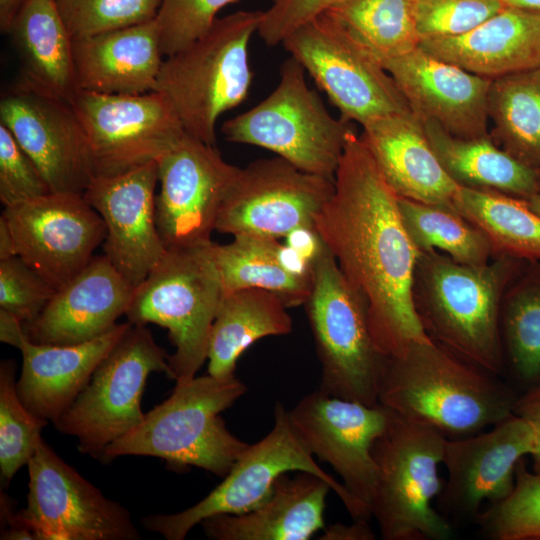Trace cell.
Instances as JSON below:
<instances>
[{
    "instance_id": "cell-1",
    "label": "cell",
    "mask_w": 540,
    "mask_h": 540,
    "mask_svg": "<svg viewBox=\"0 0 540 540\" xmlns=\"http://www.w3.org/2000/svg\"><path fill=\"white\" fill-rule=\"evenodd\" d=\"M398 198L353 130L334 176L333 193L313 228L363 299L374 342L385 356L411 342L431 340L413 306L419 251L403 224Z\"/></svg>"
},
{
    "instance_id": "cell-2",
    "label": "cell",
    "mask_w": 540,
    "mask_h": 540,
    "mask_svg": "<svg viewBox=\"0 0 540 540\" xmlns=\"http://www.w3.org/2000/svg\"><path fill=\"white\" fill-rule=\"evenodd\" d=\"M503 376L428 341L385 357L378 403L454 439L482 432L514 413L519 396Z\"/></svg>"
},
{
    "instance_id": "cell-3",
    "label": "cell",
    "mask_w": 540,
    "mask_h": 540,
    "mask_svg": "<svg viewBox=\"0 0 540 540\" xmlns=\"http://www.w3.org/2000/svg\"><path fill=\"white\" fill-rule=\"evenodd\" d=\"M525 262L500 255L484 265H467L437 250L419 252L411 291L427 336L462 359L504 376L501 302Z\"/></svg>"
},
{
    "instance_id": "cell-4",
    "label": "cell",
    "mask_w": 540,
    "mask_h": 540,
    "mask_svg": "<svg viewBox=\"0 0 540 540\" xmlns=\"http://www.w3.org/2000/svg\"><path fill=\"white\" fill-rule=\"evenodd\" d=\"M247 391L236 375L195 376L145 414L133 430L107 446L99 459L152 456L172 467H198L224 477L249 444L234 436L220 414Z\"/></svg>"
},
{
    "instance_id": "cell-5",
    "label": "cell",
    "mask_w": 540,
    "mask_h": 540,
    "mask_svg": "<svg viewBox=\"0 0 540 540\" xmlns=\"http://www.w3.org/2000/svg\"><path fill=\"white\" fill-rule=\"evenodd\" d=\"M263 12L218 17L204 35L164 58L154 91L165 96L186 133L206 144L215 146L219 117L248 95L249 43Z\"/></svg>"
},
{
    "instance_id": "cell-6",
    "label": "cell",
    "mask_w": 540,
    "mask_h": 540,
    "mask_svg": "<svg viewBox=\"0 0 540 540\" xmlns=\"http://www.w3.org/2000/svg\"><path fill=\"white\" fill-rule=\"evenodd\" d=\"M308 266L311 288L304 307L322 369L319 389L376 405L386 356L374 342L367 307L319 239Z\"/></svg>"
},
{
    "instance_id": "cell-7",
    "label": "cell",
    "mask_w": 540,
    "mask_h": 540,
    "mask_svg": "<svg viewBox=\"0 0 540 540\" xmlns=\"http://www.w3.org/2000/svg\"><path fill=\"white\" fill-rule=\"evenodd\" d=\"M212 242L166 249L134 288L125 315L133 325L152 323L168 330L175 346L169 356L170 378L176 384L193 379L207 360L211 327L224 296Z\"/></svg>"
},
{
    "instance_id": "cell-8",
    "label": "cell",
    "mask_w": 540,
    "mask_h": 540,
    "mask_svg": "<svg viewBox=\"0 0 540 540\" xmlns=\"http://www.w3.org/2000/svg\"><path fill=\"white\" fill-rule=\"evenodd\" d=\"M445 437L426 425L392 412L372 454L377 482L371 512L384 540H448L454 526L434 502Z\"/></svg>"
},
{
    "instance_id": "cell-9",
    "label": "cell",
    "mask_w": 540,
    "mask_h": 540,
    "mask_svg": "<svg viewBox=\"0 0 540 540\" xmlns=\"http://www.w3.org/2000/svg\"><path fill=\"white\" fill-rule=\"evenodd\" d=\"M293 57L281 66L275 89L251 109L228 119L227 141L272 151L308 173L334 178L351 123L335 118Z\"/></svg>"
},
{
    "instance_id": "cell-10",
    "label": "cell",
    "mask_w": 540,
    "mask_h": 540,
    "mask_svg": "<svg viewBox=\"0 0 540 540\" xmlns=\"http://www.w3.org/2000/svg\"><path fill=\"white\" fill-rule=\"evenodd\" d=\"M293 471L311 473L326 481L353 520L371 518L345 486L317 464L294 432L288 410L277 401L271 431L248 445L218 486L193 506L177 513L148 516L143 525L167 540H183L206 518L256 508L270 496L278 478Z\"/></svg>"
},
{
    "instance_id": "cell-11",
    "label": "cell",
    "mask_w": 540,
    "mask_h": 540,
    "mask_svg": "<svg viewBox=\"0 0 540 540\" xmlns=\"http://www.w3.org/2000/svg\"><path fill=\"white\" fill-rule=\"evenodd\" d=\"M152 372L170 378L169 355L145 325L131 324L54 426L76 437L81 453L99 458L143 421L141 400Z\"/></svg>"
},
{
    "instance_id": "cell-12",
    "label": "cell",
    "mask_w": 540,
    "mask_h": 540,
    "mask_svg": "<svg viewBox=\"0 0 540 540\" xmlns=\"http://www.w3.org/2000/svg\"><path fill=\"white\" fill-rule=\"evenodd\" d=\"M326 93L340 118L361 126L412 112L378 59L325 13L303 23L281 42Z\"/></svg>"
},
{
    "instance_id": "cell-13",
    "label": "cell",
    "mask_w": 540,
    "mask_h": 540,
    "mask_svg": "<svg viewBox=\"0 0 540 540\" xmlns=\"http://www.w3.org/2000/svg\"><path fill=\"white\" fill-rule=\"evenodd\" d=\"M71 105L83 127L95 176H114L157 161L186 135L163 94L79 90Z\"/></svg>"
},
{
    "instance_id": "cell-14",
    "label": "cell",
    "mask_w": 540,
    "mask_h": 540,
    "mask_svg": "<svg viewBox=\"0 0 540 540\" xmlns=\"http://www.w3.org/2000/svg\"><path fill=\"white\" fill-rule=\"evenodd\" d=\"M334 190V178L303 171L282 157L240 168L221 203L215 230L279 239L313 232L315 218Z\"/></svg>"
},
{
    "instance_id": "cell-15",
    "label": "cell",
    "mask_w": 540,
    "mask_h": 540,
    "mask_svg": "<svg viewBox=\"0 0 540 540\" xmlns=\"http://www.w3.org/2000/svg\"><path fill=\"white\" fill-rule=\"evenodd\" d=\"M27 466V506L17 514L36 539H141L129 511L67 464L43 438Z\"/></svg>"
},
{
    "instance_id": "cell-16",
    "label": "cell",
    "mask_w": 540,
    "mask_h": 540,
    "mask_svg": "<svg viewBox=\"0 0 540 540\" xmlns=\"http://www.w3.org/2000/svg\"><path fill=\"white\" fill-rule=\"evenodd\" d=\"M392 411L342 399L317 389L288 410L290 424L307 450L328 463L342 484L372 517L377 467L372 454Z\"/></svg>"
},
{
    "instance_id": "cell-17",
    "label": "cell",
    "mask_w": 540,
    "mask_h": 540,
    "mask_svg": "<svg viewBox=\"0 0 540 540\" xmlns=\"http://www.w3.org/2000/svg\"><path fill=\"white\" fill-rule=\"evenodd\" d=\"M535 447L532 425L514 413L482 432L446 438L442 464L448 476L435 502L437 510L453 526L476 521L485 502L493 505L509 496L517 464Z\"/></svg>"
},
{
    "instance_id": "cell-18",
    "label": "cell",
    "mask_w": 540,
    "mask_h": 540,
    "mask_svg": "<svg viewBox=\"0 0 540 540\" xmlns=\"http://www.w3.org/2000/svg\"><path fill=\"white\" fill-rule=\"evenodd\" d=\"M157 164L155 216L165 248L211 243L221 203L239 167L225 161L215 146L187 133Z\"/></svg>"
},
{
    "instance_id": "cell-19",
    "label": "cell",
    "mask_w": 540,
    "mask_h": 540,
    "mask_svg": "<svg viewBox=\"0 0 540 540\" xmlns=\"http://www.w3.org/2000/svg\"><path fill=\"white\" fill-rule=\"evenodd\" d=\"M17 255L56 290L82 271L106 227L83 195L51 192L4 207Z\"/></svg>"
},
{
    "instance_id": "cell-20",
    "label": "cell",
    "mask_w": 540,
    "mask_h": 540,
    "mask_svg": "<svg viewBox=\"0 0 540 540\" xmlns=\"http://www.w3.org/2000/svg\"><path fill=\"white\" fill-rule=\"evenodd\" d=\"M0 123L33 159L52 192L83 195L94 174L70 102L17 84L1 98Z\"/></svg>"
},
{
    "instance_id": "cell-21",
    "label": "cell",
    "mask_w": 540,
    "mask_h": 540,
    "mask_svg": "<svg viewBox=\"0 0 540 540\" xmlns=\"http://www.w3.org/2000/svg\"><path fill=\"white\" fill-rule=\"evenodd\" d=\"M157 185L153 161L122 174L95 176L83 193L105 223L104 255L133 287L166 251L156 225Z\"/></svg>"
},
{
    "instance_id": "cell-22",
    "label": "cell",
    "mask_w": 540,
    "mask_h": 540,
    "mask_svg": "<svg viewBox=\"0 0 540 540\" xmlns=\"http://www.w3.org/2000/svg\"><path fill=\"white\" fill-rule=\"evenodd\" d=\"M420 120H432L450 134L489 136L491 79L441 60L419 46L400 56L378 59Z\"/></svg>"
},
{
    "instance_id": "cell-23",
    "label": "cell",
    "mask_w": 540,
    "mask_h": 540,
    "mask_svg": "<svg viewBox=\"0 0 540 540\" xmlns=\"http://www.w3.org/2000/svg\"><path fill=\"white\" fill-rule=\"evenodd\" d=\"M134 288L105 255L94 256L74 278L57 289L42 312L25 324L29 340L71 345L100 337L126 315Z\"/></svg>"
},
{
    "instance_id": "cell-24",
    "label": "cell",
    "mask_w": 540,
    "mask_h": 540,
    "mask_svg": "<svg viewBox=\"0 0 540 540\" xmlns=\"http://www.w3.org/2000/svg\"><path fill=\"white\" fill-rule=\"evenodd\" d=\"M130 326L129 321L118 323L100 337L71 345L40 344L28 338L19 349L22 369L17 392L23 404L54 424Z\"/></svg>"
},
{
    "instance_id": "cell-25",
    "label": "cell",
    "mask_w": 540,
    "mask_h": 540,
    "mask_svg": "<svg viewBox=\"0 0 540 540\" xmlns=\"http://www.w3.org/2000/svg\"><path fill=\"white\" fill-rule=\"evenodd\" d=\"M360 138L398 196L453 207L459 185L442 167L412 112L370 121Z\"/></svg>"
},
{
    "instance_id": "cell-26",
    "label": "cell",
    "mask_w": 540,
    "mask_h": 540,
    "mask_svg": "<svg viewBox=\"0 0 540 540\" xmlns=\"http://www.w3.org/2000/svg\"><path fill=\"white\" fill-rule=\"evenodd\" d=\"M79 90L118 95L154 91L164 55L155 19L73 40Z\"/></svg>"
},
{
    "instance_id": "cell-27",
    "label": "cell",
    "mask_w": 540,
    "mask_h": 540,
    "mask_svg": "<svg viewBox=\"0 0 540 540\" xmlns=\"http://www.w3.org/2000/svg\"><path fill=\"white\" fill-rule=\"evenodd\" d=\"M330 485L307 472L281 475L270 496L241 514H219L200 525L212 540H308L324 530Z\"/></svg>"
},
{
    "instance_id": "cell-28",
    "label": "cell",
    "mask_w": 540,
    "mask_h": 540,
    "mask_svg": "<svg viewBox=\"0 0 540 540\" xmlns=\"http://www.w3.org/2000/svg\"><path fill=\"white\" fill-rule=\"evenodd\" d=\"M419 47L491 80L538 68L540 13L505 7L465 34L422 40Z\"/></svg>"
},
{
    "instance_id": "cell-29",
    "label": "cell",
    "mask_w": 540,
    "mask_h": 540,
    "mask_svg": "<svg viewBox=\"0 0 540 540\" xmlns=\"http://www.w3.org/2000/svg\"><path fill=\"white\" fill-rule=\"evenodd\" d=\"M8 34L20 60L18 84L71 103L79 91L73 39L55 0H26Z\"/></svg>"
},
{
    "instance_id": "cell-30",
    "label": "cell",
    "mask_w": 540,
    "mask_h": 540,
    "mask_svg": "<svg viewBox=\"0 0 540 540\" xmlns=\"http://www.w3.org/2000/svg\"><path fill=\"white\" fill-rule=\"evenodd\" d=\"M211 252L224 295L263 289L278 295L287 307L304 305L311 288L309 266H292L278 239L244 234L227 244L212 242Z\"/></svg>"
},
{
    "instance_id": "cell-31",
    "label": "cell",
    "mask_w": 540,
    "mask_h": 540,
    "mask_svg": "<svg viewBox=\"0 0 540 540\" xmlns=\"http://www.w3.org/2000/svg\"><path fill=\"white\" fill-rule=\"evenodd\" d=\"M420 121L436 157L459 186L495 190L520 199L539 193L538 170L517 161L490 135L463 139L432 120Z\"/></svg>"
},
{
    "instance_id": "cell-32",
    "label": "cell",
    "mask_w": 540,
    "mask_h": 540,
    "mask_svg": "<svg viewBox=\"0 0 540 540\" xmlns=\"http://www.w3.org/2000/svg\"><path fill=\"white\" fill-rule=\"evenodd\" d=\"M287 305L275 293L243 289L223 296L208 345V374L235 375L241 354L259 339L289 334L293 328Z\"/></svg>"
},
{
    "instance_id": "cell-33",
    "label": "cell",
    "mask_w": 540,
    "mask_h": 540,
    "mask_svg": "<svg viewBox=\"0 0 540 540\" xmlns=\"http://www.w3.org/2000/svg\"><path fill=\"white\" fill-rule=\"evenodd\" d=\"M504 375L523 390L540 385V261H526L509 282L500 308Z\"/></svg>"
},
{
    "instance_id": "cell-34",
    "label": "cell",
    "mask_w": 540,
    "mask_h": 540,
    "mask_svg": "<svg viewBox=\"0 0 540 540\" xmlns=\"http://www.w3.org/2000/svg\"><path fill=\"white\" fill-rule=\"evenodd\" d=\"M490 136L525 166L540 169V67L492 79Z\"/></svg>"
},
{
    "instance_id": "cell-35",
    "label": "cell",
    "mask_w": 540,
    "mask_h": 540,
    "mask_svg": "<svg viewBox=\"0 0 540 540\" xmlns=\"http://www.w3.org/2000/svg\"><path fill=\"white\" fill-rule=\"evenodd\" d=\"M453 207L487 236L494 256L540 261V216L524 199L459 186Z\"/></svg>"
},
{
    "instance_id": "cell-36",
    "label": "cell",
    "mask_w": 540,
    "mask_h": 540,
    "mask_svg": "<svg viewBox=\"0 0 540 540\" xmlns=\"http://www.w3.org/2000/svg\"><path fill=\"white\" fill-rule=\"evenodd\" d=\"M377 59L419 46L415 0H340L325 12Z\"/></svg>"
},
{
    "instance_id": "cell-37",
    "label": "cell",
    "mask_w": 540,
    "mask_h": 540,
    "mask_svg": "<svg viewBox=\"0 0 540 540\" xmlns=\"http://www.w3.org/2000/svg\"><path fill=\"white\" fill-rule=\"evenodd\" d=\"M407 234L419 252L437 250L454 261L484 265L494 252L487 236L454 207L398 198Z\"/></svg>"
},
{
    "instance_id": "cell-38",
    "label": "cell",
    "mask_w": 540,
    "mask_h": 540,
    "mask_svg": "<svg viewBox=\"0 0 540 540\" xmlns=\"http://www.w3.org/2000/svg\"><path fill=\"white\" fill-rule=\"evenodd\" d=\"M13 360L0 364V471L3 480L11 481L27 465L42 439L47 420L34 415L21 401Z\"/></svg>"
},
{
    "instance_id": "cell-39",
    "label": "cell",
    "mask_w": 540,
    "mask_h": 540,
    "mask_svg": "<svg viewBox=\"0 0 540 540\" xmlns=\"http://www.w3.org/2000/svg\"><path fill=\"white\" fill-rule=\"evenodd\" d=\"M475 522L489 540H540V472L529 471L521 459L512 492L482 510Z\"/></svg>"
},
{
    "instance_id": "cell-40",
    "label": "cell",
    "mask_w": 540,
    "mask_h": 540,
    "mask_svg": "<svg viewBox=\"0 0 540 540\" xmlns=\"http://www.w3.org/2000/svg\"><path fill=\"white\" fill-rule=\"evenodd\" d=\"M55 2L73 40L152 21L161 4V0Z\"/></svg>"
},
{
    "instance_id": "cell-41",
    "label": "cell",
    "mask_w": 540,
    "mask_h": 540,
    "mask_svg": "<svg viewBox=\"0 0 540 540\" xmlns=\"http://www.w3.org/2000/svg\"><path fill=\"white\" fill-rule=\"evenodd\" d=\"M504 8L501 0H415L417 32L421 41L460 36Z\"/></svg>"
},
{
    "instance_id": "cell-42",
    "label": "cell",
    "mask_w": 540,
    "mask_h": 540,
    "mask_svg": "<svg viewBox=\"0 0 540 540\" xmlns=\"http://www.w3.org/2000/svg\"><path fill=\"white\" fill-rule=\"evenodd\" d=\"M237 1L161 0L155 22L164 57L182 50L204 35L218 18L217 13Z\"/></svg>"
},
{
    "instance_id": "cell-43",
    "label": "cell",
    "mask_w": 540,
    "mask_h": 540,
    "mask_svg": "<svg viewBox=\"0 0 540 540\" xmlns=\"http://www.w3.org/2000/svg\"><path fill=\"white\" fill-rule=\"evenodd\" d=\"M56 289L18 255L0 260V308L24 325L45 308Z\"/></svg>"
},
{
    "instance_id": "cell-44",
    "label": "cell",
    "mask_w": 540,
    "mask_h": 540,
    "mask_svg": "<svg viewBox=\"0 0 540 540\" xmlns=\"http://www.w3.org/2000/svg\"><path fill=\"white\" fill-rule=\"evenodd\" d=\"M40 169L0 123V200L4 207L51 193Z\"/></svg>"
},
{
    "instance_id": "cell-45",
    "label": "cell",
    "mask_w": 540,
    "mask_h": 540,
    "mask_svg": "<svg viewBox=\"0 0 540 540\" xmlns=\"http://www.w3.org/2000/svg\"><path fill=\"white\" fill-rule=\"evenodd\" d=\"M340 0H275L263 12L258 28L261 39L269 46L281 44L284 38L303 23L324 13Z\"/></svg>"
},
{
    "instance_id": "cell-46",
    "label": "cell",
    "mask_w": 540,
    "mask_h": 540,
    "mask_svg": "<svg viewBox=\"0 0 540 540\" xmlns=\"http://www.w3.org/2000/svg\"><path fill=\"white\" fill-rule=\"evenodd\" d=\"M514 414L526 419L535 431L536 447L530 457L533 471L540 472V385L519 393Z\"/></svg>"
},
{
    "instance_id": "cell-47",
    "label": "cell",
    "mask_w": 540,
    "mask_h": 540,
    "mask_svg": "<svg viewBox=\"0 0 540 540\" xmlns=\"http://www.w3.org/2000/svg\"><path fill=\"white\" fill-rule=\"evenodd\" d=\"M368 519H354L351 524L335 523L324 528L320 540H374Z\"/></svg>"
},
{
    "instance_id": "cell-48",
    "label": "cell",
    "mask_w": 540,
    "mask_h": 540,
    "mask_svg": "<svg viewBox=\"0 0 540 540\" xmlns=\"http://www.w3.org/2000/svg\"><path fill=\"white\" fill-rule=\"evenodd\" d=\"M28 339L24 324L12 313L0 308V340L18 350Z\"/></svg>"
},
{
    "instance_id": "cell-49",
    "label": "cell",
    "mask_w": 540,
    "mask_h": 540,
    "mask_svg": "<svg viewBox=\"0 0 540 540\" xmlns=\"http://www.w3.org/2000/svg\"><path fill=\"white\" fill-rule=\"evenodd\" d=\"M26 0H0V29L8 34L13 20Z\"/></svg>"
},
{
    "instance_id": "cell-50",
    "label": "cell",
    "mask_w": 540,
    "mask_h": 540,
    "mask_svg": "<svg viewBox=\"0 0 540 540\" xmlns=\"http://www.w3.org/2000/svg\"><path fill=\"white\" fill-rule=\"evenodd\" d=\"M17 255L12 232L4 216H0V260Z\"/></svg>"
},
{
    "instance_id": "cell-51",
    "label": "cell",
    "mask_w": 540,
    "mask_h": 540,
    "mask_svg": "<svg viewBox=\"0 0 540 540\" xmlns=\"http://www.w3.org/2000/svg\"><path fill=\"white\" fill-rule=\"evenodd\" d=\"M505 7L540 13V0H501Z\"/></svg>"
},
{
    "instance_id": "cell-52",
    "label": "cell",
    "mask_w": 540,
    "mask_h": 540,
    "mask_svg": "<svg viewBox=\"0 0 540 540\" xmlns=\"http://www.w3.org/2000/svg\"><path fill=\"white\" fill-rule=\"evenodd\" d=\"M524 200L526 201L528 207L540 216V193H537Z\"/></svg>"
},
{
    "instance_id": "cell-53",
    "label": "cell",
    "mask_w": 540,
    "mask_h": 540,
    "mask_svg": "<svg viewBox=\"0 0 540 540\" xmlns=\"http://www.w3.org/2000/svg\"><path fill=\"white\" fill-rule=\"evenodd\" d=\"M538 185H539V193H540V169L538 170Z\"/></svg>"
}]
</instances>
